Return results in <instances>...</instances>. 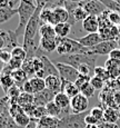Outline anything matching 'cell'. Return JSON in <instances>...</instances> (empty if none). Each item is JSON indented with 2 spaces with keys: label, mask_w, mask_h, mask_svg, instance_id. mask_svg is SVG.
Here are the masks:
<instances>
[{
  "label": "cell",
  "mask_w": 120,
  "mask_h": 128,
  "mask_svg": "<svg viewBox=\"0 0 120 128\" xmlns=\"http://www.w3.org/2000/svg\"><path fill=\"white\" fill-rule=\"evenodd\" d=\"M10 0H0V8H9Z\"/></svg>",
  "instance_id": "53"
},
{
  "label": "cell",
  "mask_w": 120,
  "mask_h": 128,
  "mask_svg": "<svg viewBox=\"0 0 120 128\" xmlns=\"http://www.w3.org/2000/svg\"><path fill=\"white\" fill-rule=\"evenodd\" d=\"M90 85L95 88L96 90H101L105 87V82L101 80L100 78L96 77V76H92L91 79H90Z\"/></svg>",
  "instance_id": "40"
},
{
  "label": "cell",
  "mask_w": 120,
  "mask_h": 128,
  "mask_svg": "<svg viewBox=\"0 0 120 128\" xmlns=\"http://www.w3.org/2000/svg\"><path fill=\"white\" fill-rule=\"evenodd\" d=\"M22 112H23L22 107L18 104H12V105H10V107H9V114H10V116L12 118H14L17 115H19Z\"/></svg>",
  "instance_id": "42"
},
{
  "label": "cell",
  "mask_w": 120,
  "mask_h": 128,
  "mask_svg": "<svg viewBox=\"0 0 120 128\" xmlns=\"http://www.w3.org/2000/svg\"><path fill=\"white\" fill-rule=\"evenodd\" d=\"M11 51H8L7 49H2L0 50V62L2 64H8L11 59Z\"/></svg>",
  "instance_id": "41"
},
{
  "label": "cell",
  "mask_w": 120,
  "mask_h": 128,
  "mask_svg": "<svg viewBox=\"0 0 120 128\" xmlns=\"http://www.w3.org/2000/svg\"><path fill=\"white\" fill-rule=\"evenodd\" d=\"M46 82V88L55 94L61 92V78L57 77V76H48L45 79Z\"/></svg>",
  "instance_id": "16"
},
{
  "label": "cell",
  "mask_w": 120,
  "mask_h": 128,
  "mask_svg": "<svg viewBox=\"0 0 120 128\" xmlns=\"http://www.w3.org/2000/svg\"><path fill=\"white\" fill-rule=\"evenodd\" d=\"M39 35H40V38H51V39L57 38V34L55 31V26H51V24H41Z\"/></svg>",
  "instance_id": "22"
},
{
  "label": "cell",
  "mask_w": 120,
  "mask_h": 128,
  "mask_svg": "<svg viewBox=\"0 0 120 128\" xmlns=\"http://www.w3.org/2000/svg\"><path fill=\"white\" fill-rule=\"evenodd\" d=\"M95 88L92 87L91 85H87L86 86V87L84 88V89H81L80 90V94H82V95L84 96H86V97L87 98H90V97H92V96H94V94H95Z\"/></svg>",
  "instance_id": "44"
},
{
  "label": "cell",
  "mask_w": 120,
  "mask_h": 128,
  "mask_svg": "<svg viewBox=\"0 0 120 128\" xmlns=\"http://www.w3.org/2000/svg\"><path fill=\"white\" fill-rule=\"evenodd\" d=\"M46 109H47V112H48V116H51V117H57V118H60L61 117V114H62V110L56 105L55 102H50L49 104L46 106Z\"/></svg>",
  "instance_id": "29"
},
{
  "label": "cell",
  "mask_w": 120,
  "mask_h": 128,
  "mask_svg": "<svg viewBox=\"0 0 120 128\" xmlns=\"http://www.w3.org/2000/svg\"><path fill=\"white\" fill-rule=\"evenodd\" d=\"M38 126H39V120L35 119V118H31L30 122L26 128H38Z\"/></svg>",
  "instance_id": "51"
},
{
  "label": "cell",
  "mask_w": 120,
  "mask_h": 128,
  "mask_svg": "<svg viewBox=\"0 0 120 128\" xmlns=\"http://www.w3.org/2000/svg\"><path fill=\"white\" fill-rule=\"evenodd\" d=\"M72 26L69 22H62L58 24L55 26V31L57 34V37H61V38H66L71 31Z\"/></svg>",
  "instance_id": "24"
},
{
  "label": "cell",
  "mask_w": 120,
  "mask_h": 128,
  "mask_svg": "<svg viewBox=\"0 0 120 128\" xmlns=\"http://www.w3.org/2000/svg\"><path fill=\"white\" fill-rule=\"evenodd\" d=\"M87 112L82 114H69L59 118L58 128H87L86 116Z\"/></svg>",
  "instance_id": "4"
},
{
  "label": "cell",
  "mask_w": 120,
  "mask_h": 128,
  "mask_svg": "<svg viewBox=\"0 0 120 128\" xmlns=\"http://www.w3.org/2000/svg\"><path fill=\"white\" fill-rule=\"evenodd\" d=\"M118 112H119V114H120V106L118 107Z\"/></svg>",
  "instance_id": "55"
},
{
  "label": "cell",
  "mask_w": 120,
  "mask_h": 128,
  "mask_svg": "<svg viewBox=\"0 0 120 128\" xmlns=\"http://www.w3.org/2000/svg\"><path fill=\"white\" fill-rule=\"evenodd\" d=\"M116 1H117V2H119V4H120V0H116Z\"/></svg>",
  "instance_id": "56"
},
{
  "label": "cell",
  "mask_w": 120,
  "mask_h": 128,
  "mask_svg": "<svg viewBox=\"0 0 120 128\" xmlns=\"http://www.w3.org/2000/svg\"><path fill=\"white\" fill-rule=\"evenodd\" d=\"M52 8H53V14H55L57 24H62V22H68L70 20L69 12L63 6H57V7H52Z\"/></svg>",
  "instance_id": "18"
},
{
  "label": "cell",
  "mask_w": 120,
  "mask_h": 128,
  "mask_svg": "<svg viewBox=\"0 0 120 128\" xmlns=\"http://www.w3.org/2000/svg\"><path fill=\"white\" fill-rule=\"evenodd\" d=\"M29 82H30L31 86H32V89H33V92L35 94L40 92H42L43 89H46V82L42 78L32 77L29 79Z\"/></svg>",
  "instance_id": "28"
},
{
  "label": "cell",
  "mask_w": 120,
  "mask_h": 128,
  "mask_svg": "<svg viewBox=\"0 0 120 128\" xmlns=\"http://www.w3.org/2000/svg\"><path fill=\"white\" fill-rule=\"evenodd\" d=\"M90 115L94 116L97 120H99L100 124L104 122V117H105V110L101 107H94L90 110Z\"/></svg>",
  "instance_id": "38"
},
{
  "label": "cell",
  "mask_w": 120,
  "mask_h": 128,
  "mask_svg": "<svg viewBox=\"0 0 120 128\" xmlns=\"http://www.w3.org/2000/svg\"><path fill=\"white\" fill-rule=\"evenodd\" d=\"M57 94H55L53 92L49 89H43L42 92H37L33 95V105L35 106H43L46 107L50 102L55 100V97Z\"/></svg>",
  "instance_id": "9"
},
{
  "label": "cell",
  "mask_w": 120,
  "mask_h": 128,
  "mask_svg": "<svg viewBox=\"0 0 120 128\" xmlns=\"http://www.w3.org/2000/svg\"><path fill=\"white\" fill-rule=\"evenodd\" d=\"M59 62L67 64L71 67L78 68L82 65H89L91 67L96 68V56H88L86 54H73V55H66L61 56Z\"/></svg>",
  "instance_id": "3"
},
{
  "label": "cell",
  "mask_w": 120,
  "mask_h": 128,
  "mask_svg": "<svg viewBox=\"0 0 120 128\" xmlns=\"http://www.w3.org/2000/svg\"><path fill=\"white\" fill-rule=\"evenodd\" d=\"M79 6H81L89 16H100L104 11L107 10L105 4L100 0H86L84 2H80Z\"/></svg>",
  "instance_id": "7"
},
{
  "label": "cell",
  "mask_w": 120,
  "mask_h": 128,
  "mask_svg": "<svg viewBox=\"0 0 120 128\" xmlns=\"http://www.w3.org/2000/svg\"><path fill=\"white\" fill-rule=\"evenodd\" d=\"M13 119H14V122H17L18 126H20L21 128H26L29 125V122H30L31 118L29 117L24 112H20L19 115H17Z\"/></svg>",
  "instance_id": "30"
},
{
  "label": "cell",
  "mask_w": 120,
  "mask_h": 128,
  "mask_svg": "<svg viewBox=\"0 0 120 128\" xmlns=\"http://www.w3.org/2000/svg\"><path fill=\"white\" fill-rule=\"evenodd\" d=\"M119 48H120V45H119Z\"/></svg>",
  "instance_id": "57"
},
{
  "label": "cell",
  "mask_w": 120,
  "mask_h": 128,
  "mask_svg": "<svg viewBox=\"0 0 120 128\" xmlns=\"http://www.w3.org/2000/svg\"><path fill=\"white\" fill-rule=\"evenodd\" d=\"M40 20L42 24L56 26L57 21H56L55 14H53V8H51V7H43L40 12Z\"/></svg>",
  "instance_id": "13"
},
{
  "label": "cell",
  "mask_w": 120,
  "mask_h": 128,
  "mask_svg": "<svg viewBox=\"0 0 120 128\" xmlns=\"http://www.w3.org/2000/svg\"><path fill=\"white\" fill-rule=\"evenodd\" d=\"M40 49L43 52H53L57 50V40L51 38H41Z\"/></svg>",
  "instance_id": "20"
},
{
  "label": "cell",
  "mask_w": 120,
  "mask_h": 128,
  "mask_svg": "<svg viewBox=\"0 0 120 128\" xmlns=\"http://www.w3.org/2000/svg\"><path fill=\"white\" fill-rule=\"evenodd\" d=\"M11 57L24 61L27 59V51L23 49L22 46L14 47L13 49H11Z\"/></svg>",
  "instance_id": "32"
},
{
  "label": "cell",
  "mask_w": 120,
  "mask_h": 128,
  "mask_svg": "<svg viewBox=\"0 0 120 128\" xmlns=\"http://www.w3.org/2000/svg\"><path fill=\"white\" fill-rule=\"evenodd\" d=\"M9 117H10V114H6L3 117L0 119V128H7L8 127V120H9Z\"/></svg>",
  "instance_id": "49"
},
{
  "label": "cell",
  "mask_w": 120,
  "mask_h": 128,
  "mask_svg": "<svg viewBox=\"0 0 120 128\" xmlns=\"http://www.w3.org/2000/svg\"><path fill=\"white\" fill-rule=\"evenodd\" d=\"M107 9L111 12H117L120 14V4L116 0H100Z\"/></svg>",
  "instance_id": "33"
},
{
  "label": "cell",
  "mask_w": 120,
  "mask_h": 128,
  "mask_svg": "<svg viewBox=\"0 0 120 128\" xmlns=\"http://www.w3.org/2000/svg\"><path fill=\"white\" fill-rule=\"evenodd\" d=\"M77 41L82 47H85V48H92V47L97 46L98 44H100L104 40H102V38L100 37L99 32H96V34H88L87 36L77 39Z\"/></svg>",
  "instance_id": "11"
},
{
  "label": "cell",
  "mask_w": 120,
  "mask_h": 128,
  "mask_svg": "<svg viewBox=\"0 0 120 128\" xmlns=\"http://www.w3.org/2000/svg\"><path fill=\"white\" fill-rule=\"evenodd\" d=\"M9 107H10V102H9L8 96L0 98V119L9 112Z\"/></svg>",
  "instance_id": "36"
},
{
  "label": "cell",
  "mask_w": 120,
  "mask_h": 128,
  "mask_svg": "<svg viewBox=\"0 0 120 128\" xmlns=\"http://www.w3.org/2000/svg\"><path fill=\"white\" fill-rule=\"evenodd\" d=\"M89 107V99L82 94L75 96L70 102V109L72 114H82L86 112Z\"/></svg>",
  "instance_id": "8"
},
{
  "label": "cell",
  "mask_w": 120,
  "mask_h": 128,
  "mask_svg": "<svg viewBox=\"0 0 120 128\" xmlns=\"http://www.w3.org/2000/svg\"><path fill=\"white\" fill-rule=\"evenodd\" d=\"M37 6H40V7H50L51 6V2L52 0H35Z\"/></svg>",
  "instance_id": "50"
},
{
  "label": "cell",
  "mask_w": 120,
  "mask_h": 128,
  "mask_svg": "<svg viewBox=\"0 0 120 128\" xmlns=\"http://www.w3.org/2000/svg\"><path fill=\"white\" fill-rule=\"evenodd\" d=\"M8 65L10 66L13 70L21 69V68H22V65H23V61L20 60V59H17V58H11L10 61L8 62Z\"/></svg>",
  "instance_id": "43"
},
{
  "label": "cell",
  "mask_w": 120,
  "mask_h": 128,
  "mask_svg": "<svg viewBox=\"0 0 120 128\" xmlns=\"http://www.w3.org/2000/svg\"><path fill=\"white\" fill-rule=\"evenodd\" d=\"M87 128H88V126H87Z\"/></svg>",
  "instance_id": "59"
},
{
  "label": "cell",
  "mask_w": 120,
  "mask_h": 128,
  "mask_svg": "<svg viewBox=\"0 0 120 128\" xmlns=\"http://www.w3.org/2000/svg\"><path fill=\"white\" fill-rule=\"evenodd\" d=\"M30 104H33V95L22 92L18 98V105H20L22 107V106L30 105Z\"/></svg>",
  "instance_id": "35"
},
{
  "label": "cell",
  "mask_w": 120,
  "mask_h": 128,
  "mask_svg": "<svg viewBox=\"0 0 120 128\" xmlns=\"http://www.w3.org/2000/svg\"><path fill=\"white\" fill-rule=\"evenodd\" d=\"M37 7L38 6H37L35 0H21L20 1L18 8H17V10H18L17 14L19 16V24L16 28V30H13L18 38L20 36H23L27 24L31 19V17L33 16V14L36 12Z\"/></svg>",
  "instance_id": "1"
},
{
  "label": "cell",
  "mask_w": 120,
  "mask_h": 128,
  "mask_svg": "<svg viewBox=\"0 0 120 128\" xmlns=\"http://www.w3.org/2000/svg\"><path fill=\"white\" fill-rule=\"evenodd\" d=\"M94 76H96V77L100 78L101 80H104L105 82H107L108 80H110V76L108 74V71H107V69L105 67H97L95 68V71H94Z\"/></svg>",
  "instance_id": "34"
},
{
  "label": "cell",
  "mask_w": 120,
  "mask_h": 128,
  "mask_svg": "<svg viewBox=\"0 0 120 128\" xmlns=\"http://www.w3.org/2000/svg\"><path fill=\"white\" fill-rule=\"evenodd\" d=\"M118 41L117 40H104L97 46L92 48H86L84 54L88 56H97V55H108L114 49L118 48Z\"/></svg>",
  "instance_id": "5"
},
{
  "label": "cell",
  "mask_w": 120,
  "mask_h": 128,
  "mask_svg": "<svg viewBox=\"0 0 120 128\" xmlns=\"http://www.w3.org/2000/svg\"><path fill=\"white\" fill-rule=\"evenodd\" d=\"M100 128H119L117 124H108V122H102L99 125Z\"/></svg>",
  "instance_id": "52"
},
{
  "label": "cell",
  "mask_w": 120,
  "mask_h": 128,
  "mask_svg": "<svg viewBox=\"0 0 120 128\" xmlns=\"http://www.w3.org/2000/svg\"><path fill=\"white\" fill-rule=\"evenodd\" d=\"M11 77L12 79H13L14 84H16L17 86H19V87H22V85L24 82H27V74L24 72L22 69H17V70H13L11 74Z\"/></svg>",
  "instance_id": "25"
},
{
  "label": "cell",
  "mask_w": 120,
  "mask_h": 128,
  "mask_svg": "<svg viewBox=\"0 0 120 128\" xmlns=\"http://www.w3.org/2000/svg\"><path fill=\"white\" fill-rule=\"evenodd\" d=\"M21 89H22L23 92H27V94H32V95H35V92H33V89H32V86H31V84L29 80H27L26 82L22 85V87H21Z\"/></svg>",
  "instance_id": "47"
},
{
  "label": "cell",
  "mask_w": 120,
  "mask_h": 128,
  "mask_svg": "<svg viewBox=\"0 0 120 128\" xmlns=\"http://www.w3.org/2000/svg\"><path fill=\"white\" fill-rule=\"evenodd\" d=\"M3 66H4V64L0 62V75H1V71H2V68H3Z\"/></svg>",
  "instance_id": "54"
},
{
  "label": "cell",
  "mask_w": 120,
  "mask_h": 128,
  "mask_svg": "<svg viewBox=\"0 0 120 128\" xmlns=\"http://www.w3.org/2000/svg\"><path fill=\"white\" fill-rule=\"evenodd\" d=\"M14 85L16 84H14L13 79H12L11 75H0V86H1L2 90H3V92L6 95L9 92V89L11 87H13Z\"/></svg>",
  "instance_id": "26"
},
{
  "label": "cell",
  "mask_w": 120,
  "mask_h": 128,
  "mask_svg": "<svg viewBox=\"0 0 120 128\" xmlns=\"http://www.w3.org/2000/svg\"><path fill=\"white\" fill-rule=\"evenodd\" d=\"M86 124H87V126H97V125H100V122L90 114H88L86 116Z\"/></svg>",
  "instance_id": "46"
},
{
  "label": "cell",
  "mask_w": 120,
  "mask_h": 128,
  "mask_svg": "<svg viewBox=\"0 0 120 128\" xmlns=\"http://www.w3.org/2000/svg\"><path fill=\"white\" fill-rule=\"evenodd\" d=\"M53 102H55L56 105H57L58 107H59L60 109L62 110L61 117L66 116V115L71 114V112H71V109H70V102H71V98L68 97L66 94H63V92L57 94ZM61 117H60V118H61Z\"/></svg>",
  "instance_id": "10"
},
{
  "label": "cell",
  "mask_w": 120,
  "mask_h": 128,
  "mask_svg": "<svg viewBox=\"0 0 120 128\" xmlns=\"http://www.w3.org/2000/svg\"><path fill=\"white\" fill-rule=\"evenodd\" d=\"M90 79H91V77L90 76H82L80 75L79 78H78L77 80H76V85H77V87L79 88V90L84 89L87 85H89L90 84Z\"/></svg>",
  "instance_id": "39"
},
{
  "label": "cell",
  "mask_w": 120,
  "mask_h": 128,
  "mask_svg": "<svg viewBox=\"0 0 120 128\" xmlns=\"http://www.w3.org/2000/svg\"><path fill=\"white\" fill-rule=\"evenodd\" d=\"M105 68L108 71L110 79L116 80L120 77V61L108 58L105 64Z\"/></svg>",
  "instance_id": "12"
},
{
  "label": "cell",
  "mask_w": 120,
  "mask_h": 128,
  "mask_svg": "<svg viewBox=\"0 0 120 128\" xmlns=\"http://www.w3.org/2000/svg\"><path fill=\"white\" fill-rule=\"evenodd\" d=\"M82 29L88 34H96L99 31V21L96 16H88V18L82 22Z\"/></svg>",
  "instance_id": "14"
},
{
  "label": "cell",
  "mask_w": 120,
  "mask_h": 128,
  "mask_svg": "<svg viewBox=\"0 0 120 128\" xmlns=\"http://www.w3.org/2000/svg\"><path fill=\"white\" fill-rule=\"evenodd\" d=\"M40 58H41V60H42V62H43V71H45L46 78H47L48 76H57V77H60L59 71H58L56 65L51 62V60L47 57V56L43 55V56H41Z\"/></svg>",
  "instance_id": "15"
},
{
  "label": "cell",
  "mask_w": 120,
  "mask_h": 128,
  "mask_svg": "<svg viewBox=\"0 0 120 128\" xmlns=\"http://www.w3.org/2000/svg\"><path fill=\"white\" fill-rule=\"evenodd\" d=\"M109 58L110 59H114V60L120 61V48H119V47H118V48H116V49H114V50L109 54Z\"/></svg>",
  "instance_id": "48"
},
{
  "label": "cell",
  "mask_w": 120,
  "mask_h": 128,
  "mask_svg": "<svg viewBox=\"0 0 120 128\" xmlns=\"http://www.w3.org/2000/svg\"><path fill=\"white\" fill-rule=\"evenodd\" d=\"M61 92L66 94L68 97L70 98H73L75 96L79 95L80 94V90L79 88L77 87L75 82H66V80H62L61 79Z\"/></svg>",
  "instance_id": "17"
},
{
  "label": "cell",
  "mask_w": 120,
  "mask_h": 128,
  "mask_svg": "<svg viewBox=\"0 0 120 128\" xmlns=\"http://www.w3.org/2000/svg\"><path fill=\"white\" fill-rule=\"evenodd\" d=\"M21 69L27 74V76H35L36 71H35V67H33V58H27L23 61Z\"/></svg>",
  "instance_id": "31"
},
{
  "label": "cell",
  "mask_w": 120,
  "mask_h": 128,
  "mask_svg": "<svg viewBox=\"0 0 120 128\" xmlns=\"http://www.w3.org/2000/svg\"><path fill=\"white\" fill-rule=\"evenodd\" d=\"M16 14H18L17 9L11 8H0V24H4L10 20Z\"/></svg>",
  "instance_id": "27"
},
{
  "label": "cell",
  "mask_w": 120,
  "mask_h": 128,
  "mask_svg": "<svg viewBox=\"0 0 120 128\" xmlns=\"http://www.w3.org/2000/svg\"><path fill=\"white\" fill-rule=\"evenodd\" d=\"M48 116V112H47V109L46 107L43 106H36L35 110H33L32 115H31V118H35L37 120H40L41 118Z\"/></svg>",
  "instance_id": "37"
},
{
  "label": "cell",
  "mask_w": 120,
  "mask_h": 128,
  "mask_svg": "<svg viewBox=\"0 0 120 128\" xmlns=\"http://www.w3.org/2000/svg\"><path fill=\"white\" fill-rule=\"evenodd\" d=\"M58 71H59V76L62 80L66 82H76V80L79 78L80 74L76 68L71 67V66L67 65L63 62H57L56 64Z\"/></svg>",
  "instance_id": "6"
},
{
  "label": "cell",
  "mask_w": 120,
  "mask_h": 128,
  "mask_svg": "<svg viewBox=\"0 0 120 128\" xmlns=\"http://www.w3.org/2000/svg\"><path fill=\"white\" fill-rule=\"evenodd\" d=\"M109 20L114 26L118 27L120 24V14H117V12H109Z\"/></svg>",
  "instance_id": "45"
},
{
  "label": "cell",
  "mask_w": 120,
  "mask_h": 128,
  "mask_svg": "<svg viewBox=\"0 0 120 128\" xmlns=\"http://www.w3.org/2000/svg\"><path fill=\"white\" fill-rule=\"evenodd\" d=\"M88 12L82 8L81 6H78L77 8L70 14V20H71V26L75 22H84L86 19L88 18Z\"/></svg>",
  "instance_id": "19"
},
{
  "label": "cell",
  "mask_w": 120,
  "mask_h": 128,
  "mask_svg": "<svg viewBox=\"0 0 120 128\" xmlns=\"http://www.w3.org/2000/svg\"><path fill=\"white\" fill-rule=\"evenodd\" d=\"M59 124V118L46 116L39 120V127L41 128H58Z\"/></svg>",
  "instance_id": "23"
},
{
  "label": "cell",
  "mask_w": 120,
  "mask_h": 128,
  "mask_svg": "<svg viewBox=\"0 0 120 128\" xmlns=\"http://www.w3.org/2000/svg\"><path fill=\"white\" fill-rule=\"evenodd\" d=\"M119 112L115 108L107 107L105 109V117H104V122H108V124H116L119 119Z\"/></svg>",
  "instance_id": "21"
},
{
  "label": "cell",
  "mask_w": 120,
  "mask_h": 128,
  "mask_svg": "<svg viewBox=\"0 0 120 128\" xmlns=\"http://www.w3.org/2000/svg\"><path fill=\"white\" fill-rule=\"evenodd\" d=\"M57 52L60 56H66V55H73V54H84L85 47H82L77 39H71V38H61L57 37Z\"/></svg>",
  "instance_id": "2"
},
{
  "label": "cell",
  "mask_w": 120,
  "mask_h": 128,
  "mask_svg": "<svg viewBox=\"0 0 120 128\" xmlns=\"http://www.w3.org/2000/svg\"><path fill=\"white\" fill-rule=\"evenodd\" d=\"M57 2H58V0H57Z\"/></svg>",
  "instance_id": "58"
}]
</instances>
